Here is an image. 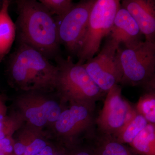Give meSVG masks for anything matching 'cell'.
<instances>
[{
	"label": "cell",
	"instance_id": "obj_1",
	"mask_svg": "<svg viewBox=\"0 0 155 155\" xmlns=\"http://www.w3.org/2000/svg\"><path fill=\"white\" fill-rule=\"evenodd\" d=\"M15 2L18 13L15 25L19 43L34 48L48 60L59 56L61 44L52 15L35 0Z\"/></svg>",
	"mask_w": 155,
	"mask_h": 155
},
{
	"label": "cell",
	"instance_id": "obj_2",
	"mask_svg": "<svg viewBox=\"0 0 155 155\" xmlns=\"http://www.w3.org/2000/svg\"><path fill=\"white\" fill-rule=\"evenodd\" d=\"M8 71L14 81L22 86H37L57 82L59 69L42 54L24 44H19L11 55Z\"/></svg>",
	"mask_w": 155,
	"mask_h": 155
},
{
	"label": "cell",
	"instance_id": "obj_3",
	"mask_svg": "<svg viewBox=\"0 0 155 155\" xmlns=\"http://www.w3.org/2000/svg\"><path fill=\"white\" fill-rule=\"evenodd\" d=\"M122 77L120 83L155 90V43L146 41L118 50Z\"/></svg>",
	"mask_w": 155,
	"mask_h": 155
},
{
	"label": "cell",
	"instance_id": "obj_4",
	"mask_svg": "<svg viewBox=\"0 0 155 155\" xmlns=\"http://www.w3.org/2000/svg\"><path fill=\"white\" fill-rule=\"evenodd\" d=\"M121 7L118 0L95 1L85 35L76 54L78 64H84L97 53L103 39L110 34L116 13Z\"/></svg>",
	"mask_w": 155,
	"mask_h": 155
},
{
	"label": "cell",
	"instance_id": "obj_5",
	"mask_svg": "<svg viewBox=\"0 0 155 155\" xmlns=\"http://www.w3.org/2000/svg\"><path fill=\"white\" fill-rule=\"evenodd\" d=\"M59 69L57 82L66 95L78 103L95 104L106 94L92 79L83 66L73 63L71 58H55Z\"/></svg>",
	"mask_w": 155,
	"mask_h": 155
},
{
	"label": "cell",
	"instance_id": "obj_6",
	"mask_svg": "<svg viewBox=\"0 0 155 155\" xmlns=\"http://www.w3.org/2000/svg\"><path fill=\"white\" fill-rule=\"evenodd\" d=\"M119 48V46L110 39L97 55L83 64L92 79L106 94L122 80V70L118 53Z\"/></svg>",
	"mask_w": 155,
	"mask_h": 155
},
{
	"label": "cell",
	"instance_id": "obj_7",
	"mask_svg": "<svg viewBox=\"0 0 155 155\" xmlns=\"http://www.w3.org/2000/svg\"><path fill=\"white\" fill-rule=\"evenodd\" d=\"M95 1H80L64 17L55 19L60 43L73 54H77L83 41Z\"/></svg>",
	"mask_w": 155,
	"mask_h": 155
},
{
	"label": "cell",
	"instance_id": "obj_8",
	"mask_svg": "<svg viewBox=\"0 0 155 155\" xmlns=\"http://www.w3.org/2000/svg\"><path fill=\"white\" fill-rule=\"evenodd\" d=\"M102 109L95 119L102 135L113 136L136 114L135 109L122 94V88L114 85L107 93Z\"/></svg>",
	"mask_w": 155,
	"mask_h": 155
},
{
	"label": "cell",
	"instance_id": "obj_9",
	"mask_svg": "<svg viewBox=\"0 0 155 155\" xmlns=\"http://www.w3.org/2000/svg\"><path fill=\"white\" fill-rule=\"evenodd\" d=\"M95 104L78 103L62 112L56 123L58 132L70 133L74 131L90 130L95 124Z\"/></svg>",
	"mask_w": 155,
	"mask_h": 155
},
{
	"label": "cell",
	"instance_id": "obj_10",
	"mask_svg": "<svg viewBox=\"0 0 155 155\" xmlns=\"http://www.w3.org/2000/svg\"><path fill=\"white\" fill-rule=\"evenodd\" d=\"M122 6L135 20L145 41L155 43V1L124 0Z\"/></svg>",
	"mask_w": 155,
	"mask_h": 155
},
{
	"label": "cell",
	"instance_id": "obj_11",
	"mask_svg": "<svg viewBox=\"0 0 155 155\" xmlns=\"http://www.w3.org/2000/svg\"><path fill=\"white\" fill-rule=\"evenodd\" d=\"M110 35L111 39L118 45L123 43L125 48L132 47L143 41L142 34L135 20L121 7L116 13Z\"/></svg>",
	"mask_w": 155,
	"mask_h": 155
},
{
	"label": "cell",
	"instance_id": "obj_12",
	"mask_svg": "<svg viewBox=\"0 0 155 155\" xmlns=\"http://www.w3.org/2000/svg\"><path fill=\"white\" fill-rule=\"evenodd\" d=\"M11 3L4 0L0 8V64L11 51L17 35L15 23L9 14Z\"/></svg>",
	"mask_w": 155,
	"mask_h": 155
},
{
	"label": "cell",
	"instance_id": "obj_13",
	"mask_svg": "<svg viewBox=\"0 0 155 155\" xmlns=\"http://www.w3.org/2000/svg\"><path fill=\"white\" fill-rule=\"evenodd\" d=\"M61 113V107L58 103L49 101L44 103L40 107L28 109L26 116L34 125L41 126L44 125L48 120L57 122Z\"/></svg>",
	"mask_w": 155,
	"mask_h": 155
},
{
	"label": "cell",
	"instance_id": "obj_14",
	"mask_svg": "<svg viewBox=\"0 0 155 155\" xmlns=\"http://www.w3.org/2000/svg\"><path fill=\"white\" fill-rule=\"evenodd\" d=\"M148 124L144 117L136 112L134 116L112 137L120 143L130 144Z\"/></svg>",
	"mask_w": 155,
	"mask_h": 155
},
{
	"label": "cell",
	"instance_id": "obj_15",
	"mask_svg": "<svg viewBox=\"0 0 155 155\" xmlns=\"http://www.w3.org/2000/svg\"><path fill=\"white\" fill-rule=\"evenodd\" d=\"M129 145L139 155H155V124L148 123Z\"/></svg>",
	"mask_w": 155,
	"mask_h": 155
},
{
	"label": "cell",
	"instance_id": "obj_16",
	"mask_svg": "<svg viewBox=\"0 0 155 155\" xmlns=\"http://www.w3.org/2000/svg\"><path fill=\"white\" fill-rule=\"evenodd\" d=\"M97 141L95 155H136L111 136L101 134Z\"/></svg>",
	"mask_w": 155,
	"mask_h": 155
},
{
	"label": "cell",
	"instance_id": "obj_17",
	"mask_svg": "<svg viewBox=\"0 0 155 155\" xmlns=\"http://www.w3.org/2000/svg\"><path fill=\"white\" fill-rule=\"evenodd\" d=\"M134 109L137 114L144 117L148 123L155 124V90L149 91L140 97Z\"/></svg>",
	"mask_w": 155,
	"mask_h": 155
},
{
	"label": "cell",
	"instance_id": "obj_18",
	"mask_svg": "<svg viewBox=\"0 0 155 155\" xmlns=\"http://www.w3.org/2000/svg\"><path fill=\"white\" fill-rule=\"evenodd\" d=\"M41 3L52 15L56 17H64L75 5L71 0H40Z\"/></svg>",
	"mask_w": 155,
	"mask_h": 155
},
{
	"label": "cell",
	"instance_id": "obj_19",
	"mask_svg": "<svg viewBox=\"0 0 155 155\" xmlns=\"http://www.w3.org/2000/svg\"><path fill=\"white\" fill-rule=\"evenodd\" d=\"M46 147V144L45 141L41 139H37L26 147L24 155H37Z\"/></svg>",
	"mask_w": 155,
	"mask_h": 155
},
{
	"label": "cell",
	"instance_id": "obj_20",
	"mask_svg": "<svg viewBox=\"0 0 155 155\" xmlns=\"http://www.w3.org/2000/svg\"><path fill=\"white\" fill-rule=\"evenodd\" d=\"M26 147L20 143H17L14 145V151L17 155H22L25 153Z\"/></svg>",
	"mask_w": 155,
	"mask_h": 155
},
{
	"label": "cell",
	"instance_id": "obj_21",
	"mask_svg": "<svg viewBox=\"0 0 155 155\" xmlns=\"http://www.w3.org/2000/svg\"><path fill=\"white\" fill-rule=\"evenodd\" d=\"M37 155H53V150L51 147L46 146Z\"/></svg>",
	"mask_w": 155,
	"mask_h": 155
},
{
	"label": "cell",
	"instance_id": "obj_22",
	"mask_svg": "<svg viewBox=\"0 0 155 155\" xmlns=\"http://www.w3.org/2000/svg\"><path fill=\"white\" fill-rule=\"evenodd\" d=\"M11 145V141L9 139L5 138H3L0 140V150H2L3 148L7 146Z\"/></svg>",
	"mask_w": 155,
	"mask_h": 155
},
{
	"label": "cell",
	"instance_id": "obj_23",
	"mask_svg": "<svg viewBox=\"0 0 155 155\" xmlns=\"http://www.w3.org/2000/svg\"><path fill=\"white\" fill-rule=\"evenodd\" d=\"M2 121L0 122V140L5 138V131H4L5 125L3 123Z\"/></svg>",
	"mask_w": 155,
	"mask_h": 155
},
{
	"label": "cell",
	"instance_id": "obj_24",
	"mask_svg": "<svg viewBox=\"0 0 155 155\" xmlns=\"http://www.w3.org/2000/svg\"><path fill=\"white\" fill-rule=\"evenodd\" d=\"M13 150V147L11 145H9L7 146L4 148H3L2 150V151L3 152V153H5V154L9 153L12 152V151Z\"/></svg>",
	"mask_w": 155,
	"mask_h": 155
},
{
	"label": "cell",
	"instance_id": "obj_25",
	"mask_svg": "<svg viewBox=\"0 0 155 155\" xmlns=\"http://www.w3.org/2000/svg\"><path fill=\"white\" fill-rule=\"evenodd\" d=\"M76 155H95V154L90 152L88 150H84L78 153Z\"/></svg>",
	"mask_w": 155,
	"mask_h": 155
},
{
	"label": "cell",
	"instance_id": "obj_26",
	"mask_svg": "<svg viewBox=\"0 0 155 155\" xmlns=\"http://www.w3.org/2000/svg\"><path fill=\"white\" fill-rule=\"evenodd\" d=\"M3 116L2 114L0 113V122H2V121H3Z\"/></svg>",
	"mask_w": 155,
	"mask_h": 155
},
{
	"label": "cell",
	"instance_id": "obj_27",
	"mask_svg": "<svg viewBox=\"0 0 155 155\" xmlns=\"http://www.w3.org/2000/svg\"><path fill=\"white\" fill-rule=\"evenodd\" d=\"M0 155H5V154L2 152V151H0Z\"/></svg>",
	"mask_w": 155,
	"mask_h": 155
},
{
	"label": "cell",
	"instance_id": "obj_28",
	"mask_svg": "<svg viewBox=\"0 0 155 155\" xmlns=\"http://www.w3.org/2000/svg\"><path fill=\"white\" fill-rule=\"evenodd\" d=\"M3 1H0V8H1V6H2V4Z\"/></svg>",
	"mask_w": 155,
	"mask_h": 155
},
{
	"label": "cell",
	"instance_id": "obj_29",
	"mask_svg": "<svg viewBox=\"0 0 155 155\" xmlns=\"http://www.w3.org/2000/svg\"><path fill=\"white\" fill-rule=\"evenodd\" d=\"M0 151H1V150H0Z\"/></svg>",
	"mask_w": 155,
	"mask_h": 155
}]
</instances>
